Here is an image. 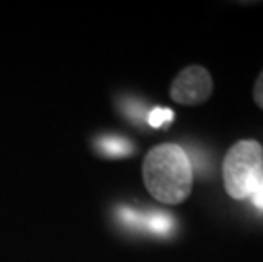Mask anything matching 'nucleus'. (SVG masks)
Listing matches in <instances>:
<instances>
[{
	"mask_svg": "<svg viewBox=\"0 0 263 262\" xmlns=\"http://www.w3.org/2000/svg\"><path fill=\"white\" fill-rule=\"evenodd\" d=\"M194 170L180 145L163 143L151 148L143 162V181L148 193L160 203L178 204L192 191Z\"/></svg>",
	"mask_w": 263,
	"mask_h": 262,
	"instance_id": "f257e3e1",
	"label": "nucleus"
},
{
	"mask_svg": "<svg viewBox=\"0 0 263 262\" xmlns=\"http://www.w3.org/2000/svg\"><path fill=\"white\" fill-rule=\"evenodd\" d=\"M263 177V147L255 140L234 143L222 162L226 193L234 199L251 198Z\"/></svg>",
	"mask_w": 263,
	"mask_h": 262,
	"instance_id": "f03ea898",
	"label": "nucleus"
},
{
	"mask_svg": "<svg viewBox=\"0 0 263 262\" xmlns=\"http://www.w3.org/2000/svg\"><path fill=\"white\" fill-rule=\"evenodd\" d=\"M212 94V79L204 66L192 65L183 68L175 77L170 96L175 102L183 106H197L205 102Z\"/></svg>",
	"mask_w": 263,
	"mask_h": 262,
	"instance_id": "7ed1b4c3",
	"label": "nucleus"
},
{
	"mask_svg": "<svg viewBox=\"0 0 263 262\" xmlns=\"http://www.w3.org/2000/svg\"><path fill=\"white\" fill-rule=\"evenodd\" d=\"M122 218L127 225L133 226H141L146 230L156 233V235H168L175 226V220L168 213L163 211H151L146 215H138L134 211L126 209V213H122Z\"/></svg>",
	"mask_w": 263,
	"mask_h": 262,
	"instance_id": "20e7f679",
	"label": "nucleus"
},
{
	"mask_svg": "<svg viewBox=\"0 0 263 262\" xmlns=\"http://www.w3.org/2000/svg\"><path fill=\"white\" fill-rule=\"evenodd\" d=\"M172 119H173V111L166 108H155L148 114V123H149V126H153V128L165 126L166 123H170Z\"/></svg>",
	"mask_w": 263,
	"mask_h": 262,
	"instance_id": "39448f33",
	"label": "nucleus"
},
{
	"mask_svg": "<svg viewBox=\"0 0 263 262\" xmlns=\"http://www.w3.org/2000/svg\"><path fill=\"white\" fill-rule=\"evenodd\" d=\"M104 150L105 153L112 155V157H122V155H127L133 152V147L124 140H107L104 143Z\"/></svg>",
	"mask_w": 263,
	"mask_h": 262,
	"instance_id": "423d86ee",
	"label": "nucleus"
},
{
	"mask_svg": "<svg viewBox=\"0 0 263 262\" xmlns=\"http://www.w3.org/2000/svg\"><path fill=\"white\" fill-rule=\"evenodd\" d=\"M253 97H255L256 106L263 109V70L260 72L258 79H256L255 89H253Z\"/></svg>",
	"mask_w": 263,
	"mask_h": 262,
	"instance_id": "0eeeda50",
	"label": "nucleus"
},
{
	"mask_svg": "<svg viewBox=\"0 0 263 262\" xmlns=\"http://www.w3.org/2000/svg\"><path fill=\"white\" fill-rule=\"evenodd\" d=\"M251 201H253V204L256 206V208L263 211V177L258 184V187H256L255 193L251 194Z\"/></svg>",
	"mask_w": 263,
	"mask_h": 262,
	"instance_id": "6e6552de",
	"label": "nucleus"
}]
</instances>
